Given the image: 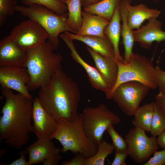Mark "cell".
Returning a JSON list of instances; mask_svg holds the SVG:
<instances>
[{
	"instance_id": "6da1fadb",
	"label": "cell",
	"mask_w": 165,
	"mask_h": 165,
	"mask_svg": "<svg viewBox=\"0 0 165 165\" xmlns=\"http://www.w3.org/2000/svg\"><path fill=\"white\" fill-rule=\"evenodd\" d=\"M1 91L6 101L0 118V144L4 141L9 147L20 149L33 132L31 120L34 100L10 89L1 87Z\"/></svg>"
},
{
	"instance_id": "f546056e",
	"label": "cell",
	"mask_w": 165,
	"mask_h": 165,
	"mask_svg": "<svg viewBox=\"0 0 165 165\" xmlns=\"http://www.w3.org/2000/svg\"><path fill=\"white\" fill-rule=\"evenodd\" d=\"M106 130L111 138L115 151L122 152H128L127 145L126 140L116 131L113 125L109 127Z\"/></svg>"
},
{
	"instance_id": "8fae6325",
	"label": "cell",
	"mask_w": 165,
	"mask_h": 165,
	"mask_svg": "<svg viewBox=\"0 0 165 165\" xmlns=\"http://www.w3.org/2000/svg\"><path fill=\"white\" fill-rule=\"evenodd\" d=\"M30 80V76L25 67L0 66L1 87L14 90L27 97L32 98L27 87Z\"/></svg>"
},
{
	"instance_id": "d6986e66",
	"label": "cell",
	"mask_w": 165,
	"mask_h": 165,
	"mask_svg": "<svg viewBox=\"0 0 165 165\" xmlns=\"http://www.w3.org/2000/svg\"><path fill=\"white\" fill-rule=\"evenodd\" d=\"M131 0H121L119 3V10L122 22L121 34L123 43L124 48L123 62L127 63L132 54L134 42L132 33L133 30L130 28L128 21V6L131 4Z\"/></svg>"
},
{
	"instance_id": "cb8c5ba5",
	"label": "cell",
	"mask_w": 165,
	"mask_h": 165,
	"mask_svg": "<svg viewBox=\"0 0 165 165\" xmlns=\"http://www.w3.org/2000/svg\"><path fill=\"white\" fill-rule=\"evenodd\" d=\"M64 2L68 10L67 24L74 34H76L81 28L83 22L81 0H67Z\"/></svg>"
},
{
	"instance_id": "9c48e42d",
	"label": "cell",
	"mask_w": 165,
	"mask_h": 165,
	"mask_svg": "<svg viewBox=\"0 0 165 165\" xmlns=\"http://www.w3.org/2000/svg\"><path fill=\"white\" fill-rule=\"evenodd\" d=\"M145 131L134 127L125 135L129 155L136 163H144L159 148L156 137H148Z\"/></svg>"
},
{
	"instance_id": "f1b7e54d",
	"label": "cell",
	"mask_w": 165,
	"mask_h": 165,
	"mask_svg": "<svg viewBox=\"0 0 165 165\" xmlns=\"http://www.w3.org/2000/svg\"><path fill=\"white\" fill-rule=\"evenodd\" d=\"M16 0H0V26H2L8 16H12L17 5Z\"/></svg>"
},
{
	"instance_id": "ac0fdd59",
	"label": "cell",
	"mask_w": 165,
	"mask_h": 165,
	"mask_svg": "<svg viewBox=\"0 0 165 165\" xmlns=\"http://www.w3.org/2000/svg\"><path fill=\"white\" fill-rule=\"evenodd\" d=\"M83 22L81 28L75 34L81 36H96L105 38L104 31L110 21L99 15L82 11Z\"/></svg>"
},
{
	"instance_id": "60d3db41",
	"label": "cell",
	"mask_w": 165,
	"mask_h": 165,
	"mask_svg": "<svg viewBox=\"0 0 165 165\" xmlns=\"http://www.w3.org/2000/svg\"></svg>"
},
{
	"instance_id": "484cf974",
	"label": "cell",
	"mask_w": 165,
	"mask_h": 165,
	"mask_svg": "<svg viewBox=\"0 0 165 165\" xmlns=\"http://www.w3.org/2000/svg\"><path fill=\"white\" fill-rule=\"evenodd\" d=\"M114 150L112 144L102 140L97 146L96 153L92 156L86 158L85 165H104L107 156Z\"/></svg>"
},
{
	"instance_id": "603a6c76",
	"label": "cell",
	"mask_w": 165,
	"mask_h": 165,
	"mask_svg": "<svg viewBox=\"0 0 165 165\" xmlns=\"http://www.w3.org/2000/svg\"><path fill=\"white\" fill-rule=\"evenodd\" d=\"M155 101L146 103L136 110L132 120V124L134 127L141 128L150 132L153 114Z\"/></svg>"
},
{
	"instance_id": "30bf717a",
	"label": "cell",
	"mask_w": 165,
	"mask_h": 165,
	"mask_svg": "<svg viewBox=\"0 0 165 165\" xmlns=\"http://www.w3.org/2000/svg\"><path fill=\"white\" fill-rule=\"evenodd\" d=\"M9 35L17 46L26 51L41 45L49 38L46 30L30 19L16 25Z\"/></svg>"
},
{
	"instance_id": "5bb4252c",
	"label": "cell",
	"mask_w": 165,
	"mask_h": 165,
	"mask_svg": "<svg viewBox=\"0 0 165 165\" xmlns=\"http://www.w3.org/2000/svg\"><path fill=\"white\" fill-rule=\"evenodd\" d=\"M145 25L132 31L134 42L144 49L150 48L153 42L165 41V31L162 30V24L157 18L148 20Z\"/></svg>"
},
{
	"instance_id": "8d00e7d4",
	"label": "cell",
	"mask_w": 165,
	"mask_h": 165,
	"mask_svg": "<svg viewBox=\"0 0 165 165\" xmlns=\"http://www.w3.org/2000/svg\"><path fill=\"white\" fill-rule=\"evenodd\" d=\"M61 155L58 156L51 158L50 159L44 160L42 163L43 165H57L61 159Z\"/></svg>"
},
{
	"instance_id": "4316f807",
	"label": "cell",
	"mask_w": 165,
	"mask_h": 165,
	"mask_svg": "<svg viewBox=\"0 0 165 165\" xmlns=\"http://www.w3.org/2000/svg\"><path fill=\"white\" fill-rule=\"evenodd\" d=\"M21 3L26 6L33 4L44 6L59 16L68 13L66 4L59 0H20Z\"/></svg>"
},
{
	"instance_id": "44dd1931",
	"label": "cell",
	"mask_w": 165,
	"mask_h": 165,
	"mask_svg": "<svg viewBox=\"0 0 165 165\" xmlns=\"http://www.w3.org/2000/svg\"><path fill=\"white\" fill-rule=\"evenodd\" d=\"M160 11L151 9L143 4L128 6V21L131 29H138L146 20L157 18L160 14Z\"/></svg>"
},
{
	"instance_id": "3957f363",
	"label": "cell",
	"mask_w": 165,
	"mask_h": 165,
	"mask_svg": "<svg viewBox=\"0 0 165 165\" xmlns=\"http://www.w3.org/2000/svg\"><path fill=\"white\" fill-rule=\"evenodd\" d=\"M48 41L27 51L24 67L27 70L30 80L27 85L29 91L46 86L56 72L62 68V57Z\"/></svg>"
},
{
	"instance_id": "5b68a950",
	"label": "cell",
	"mask_w": 165,
	"mask_h": 165,
	"mask_svg": "<svg viewBox=\"0 0 165 165\" xmlns=\"http://www.w3.org/2000/svg\"><path fill=\"white\" fill-rule=\"evenodd\" d=\"M116 61L118 66L117 78L113 87L105 93L107 99H112L117 87L128 81L139 82L152 89L157 88L153 78L155 67L151 60L140 54L133 53L127 63Z\"/></svg>"
},
{
	"instance_id": "4dcf8cb0",
	"label": "cell",
	"mask_w": 165,
	"mask_h": 165,
	"mask_svg": "<svg viewBox=\"0 0 165 165\" xmlns=\"http://www.w3.org/2000/svg\"><path fill=\"white\" fill-rule=\"evenodd\" d=\"M153 78L159 92L165 94V71L162 70L158 65L155 67Z\"/></svg>"
},
{
	"instance_id": "4fadbf2b",
	"label": "cell",
	"mask_w": 165,
	"mask_h": 165,
	"mask_svg": "<svg viewBox=\"0 0 165 165\" xmlns=\"http://www.w3.org/2000/svg\"><path fill=\"white\" fill-rule=\"evenodd\" d=\"M59 36L70 50L72 58L80 64L86 71L89 81L93 87L105 93L109 91L110 87L97 68L86 62L78 53L73 43V40L71 37L66 32L60 34Z\"/></svg>"
},
{
	"instance_id": "d590c367",
	"label": "cell",
	"mask_w": 165,
	"mask_h": 165,
	"mask_svg": "<svg viewBox=\"0 0 165 165\" xmlns=\"http://www.w3.org/2000/svg\"><path fill=\"white\" fill-rule=\"evenodd\" d=\"M28 153V150H22L18 153L20 157L13 161L9 165H28V161L26 159V155Z\"/></svg>"
},
{
	"instance_id": "7402d4cb",
	"label": "cell",
	"mask_w": 165,
	"mask_h": 165,
	"mask_svg": "<svg viewBox=\"0 0 165 165\" xmlns=\"http://www.w3.org/2000/svg\"><path fill=\"white\" fill-rule=\"evenodd\" d=\"M119 4L116 7L114 15L109 24L105 28L104 33L112 44L116 59L119 62H123V58L121 55L119 49L121 34V18Z\"/></svg>"
},
{
	"instance_id": "1f68e13d",
	"label": "cell",
	"mask_w": 165,
	"mask_h": 165,
	"mask_svg": "<svg viewBox=\"0 0 165 165\" xmlns=\"http://www.w3.org/2000/svg\"><path fill=\"white\" fill-rule=\"evenodd\" d=\"M154 155L147 161L142 164L143 165H165V149L161 151H156Z\"/></svg>"
},
{
	"instance_id": "8992f818",
	"label": "cell",
	"mask_w": 165,
	"mask_h": 165,
	"mask_svg": "<svg viewBox=\"0 0 165 165\" xmlns=\"http://www.w3.org/2000/svg\"><path fill=\"white\" fill-rule=\"evenodd\" d=\"M15 11L40 24L48 33V41L55 50L58 48L60 44L58 36L61 33L67 31L74 34L67 24L68 13L59 16L46 7L37 4L28 6L17 5Z\"/></svg>"
},
{
	"instance_id": "d6a6232c",
	"label": "cell",
	"mask_w": 165,
	"mask_h": 165,
	"mask_svg": "<svg viewBox=\"0 0 165 165\" xmlns=\"http://www.w3.org/2000/svg\"><path fill=\"white\" fill-rule=\"evenodd\" d=\"M86 158L80 153L75 154L71 159L63 162L62 165H85Z\"/></svg>"
},
{
	"instance_id": "f35d334b",
	"label": "cell",
	"mask_w": 165,
	"mask_h": 165,
	"mask_svg": "<svg viewBox=\"0 0 165 165\" xmlns=\"http://www.w3.org/2000/svg\"><path fill=\"white\" fill-rule=\"evenodd\" d=\"M102 0H81L82 6L83 9L95 4Z\"/></svg>"
},
{
	"instance_id": "ba28073f",
	"label": "cell",
	"mask_w": 165,
	"mask_h": 165,
	"mask_svg": "<svg viewBox=\"0 0 165 165\" xmlns=\"http://www.w3.org/2000/svg\"><path fill=\"white\" fill-rule=\"evenodd\" d=\"M150 89L139 82H127L117 87L113 94L112 99L127 115L133 116Z\"/></svg>"
},
{
	"instance_id": "836d02e7",
	"label": "cell",
	"mask_w": 165,
	"mask_h": 165,
	"mask_svg": "<svg viewBox=\"0 0 165 165\" xmlns=\"http://www.w3.org/2000/svg\"><path fill=\"white\" fill-rule=\"evenodd\" d=\"M129 155L128 152H122L115 151L114 158L111 165H126L125 163L126 159Z\"/></svg>"
},
{
	"instance_id": "7a4b0ae2",
	"label": "cell",
	"mask_w": 165,
	"mask_h": 165,
	"mask_svg": "<svg viewBox=\"0 0 165 165\" xmlns=\"http://www.w3.org/2000/svg\"><path fill=\"white\" fill-rule=\"evenodd\" d=\"M38 97L57 123L62 120H72L78 114L81 99L79 86L62 68L40 88Z\"/></svg>"
},
{
	"instance_id": "7c38bea8",
	"label": "cell",
	"mask_w": 165,
	"mask_h": 165,
	"mask_svg": "<svg viewBox=\"0 0 165 165\" xmlns=\"http://www.w3.org/2000/svg\"><path fill=\"white\" fill-rule=\"evenodd\" d=\"M32 119L33 132L38 139H50L57 129V123L46 110L38 97L33 100Z\"/></svg>"
},
{
	"instance_id": "277c9868",
	"label": "cell",
	"mask_w": 165,
	"mask_h": 165,
	"mask_svg": "<svg viewBox=\"0 0 165 165\" xmlns=\"http://www.w3.org/2000/svg\"><path fill=\"white\" fill-rule=\"evenodd\" d=\"M83 122L82 114H78L71 121L61 120L50 139H55L59 142L63 153L70 151L73 154L80 153L86 158L92 156L97 152V147L86 136Z\"/></svg>"
},
{
	"instance_id": "e0dca14e",
	"label": "cell",
	"mask_w": 165,
	"mask_h": 165,
	"mask_svg": "<svg viewBox=\"0 0 165 165\" xmlns=\"http://www.w3.org/2000/svg\"><path fill=\"white\" fill-rule=\"evenodd\" d=\"M86 48L94 60L96 68L111 88L116 83L118 75V66L116 59L103 56L87 46Z\"/></svg>"
},
{
	"instance_id": "9a60e30c",
	"label": "cell",
	"mask_w": 165,
	"mask_h": 165,
	"mask_svg": "<svg viewBox=\"0 0 165 165\" xmlns=\"http://www.w3.org/2000/svg\"><path fill=\"white\" fill-rule=\"evenodd\" d=\"M27 51L17 46L8 35L0 42V66L24 67Z\"/></svg>"
},
{
	"instance_id": "ab89813d",
	"label": "cell",
	"mask_w": 165,
	"mask_h": 165,
	"mask_svg": "<svg viewBox=\"0 0 165 165\" xmlns=\"http://www.w3.org/2000/svg\"><path fill=\"white\" fill-rule=\"evenodd\" d=\"M59 0L61 2H64L65 1H66L67 0Z\"/></svg>"
},
{
	"instance_id": "83f0119b",
	"label": "cell",
	"mask_w": 165,
	"mask_h": 165,
	"mask_svg": "<svg viewBox=\"0 0 165 165\" xmlns=\"http://www.w3.org/2000/svg\"><path fill=\"white\" fill-rule=\"evenodd\" d=\"M150 133L152 136H158L165 131V116L161 112L155 101Z\"/></svg>"
},
{
	"instance_id": "2e32d148",
	"label": "cell",
	"mask_w": 165,
	"mask_h": 165,
	"mask_svg": "<svg viewBox=\"0 0 165 165\" xmlns=\"http://www.w3.org/2000/svg\"><path fill=\"white\" fill-rule=\"evenodd\" d=\"M51 140L38 139L26 148L29 154L28 165L42 163L46 160L60 155L61 149Z\"/></svg>"
},
{
	"instance_id": "e575fe53",
	"label": "cell",
	"mask_w": 165,
	"mask_h": 165,
	"mask_svg": "<svg viewBox=\"0 0 165 165\" xmlns=\"http://www.w3.org/2000/svg\"><path fill=\"white\" fill-rule=\"evenodd\" d=\"M155 101L160 110L165 116V94L159 92L155 96Z\"/></svg>"
},
{
	"instance_id": "ffe728a7",
	"label": "cell",
	"mask_w": 165,
	"mask_h": 165,
	"mask_svg": "<svg viewBox=\"0 0 165 165\" xmlns=\"http://www.w3.org/2000/svg\"><path fill=\"white\" fill-rule=\"evenodd\" d=\"M66 32L73 40L84 43L93 51L101 55L115 59L112 46L107 37L104 38L96 36H81L69 32Z\"/></svg>"
},
{
	"instance_id": "52a82bcc",
	"label": "cell",
	"mask_w": 165,
	"mask_h": 165,
	"mask_svg": "<svg viewBox=\"0 0 165 165\" xmlns=\"http://www.w3.org/2000/svg\"><path fill=\"white\" fill-rule=\"evenodd\" d=\"M84 131L88 139L97 147L104 133L110 126L119 123L120 117L103 104L94 107H86L82 114Z\"/></svg>"
},
{
	"instance_id": "d4e9b609",
	"label": "cell",
	"mask_w": 165,
	"mask_h": 165,
	"mask_svg": "<svg viewBox=\"0 0 165 165\" xmlns=\"http://www.w3.org/2000/svg\"><path fill=\"white\" fill-rule=\"evenodd\" d=\"M121 0H102L95 4L83 9L84 10L99 15L110 21Z\"/></svg>"
},
{
	"instance_id": "74e56055",
	"label": "cell",
	"mask_w": 165,
	"mask_h": 165,
	"mask_svg": "<svg viewBox=\"0 0 165 165\" xmlns=\"http://www.w3.org/2000/svg\"><path fill=\"white\" fill-rule=\"evenodd\" d=\"M157 139L159 146L165 149V131L159 135Z\"/></svg>"
}]
</instances>
